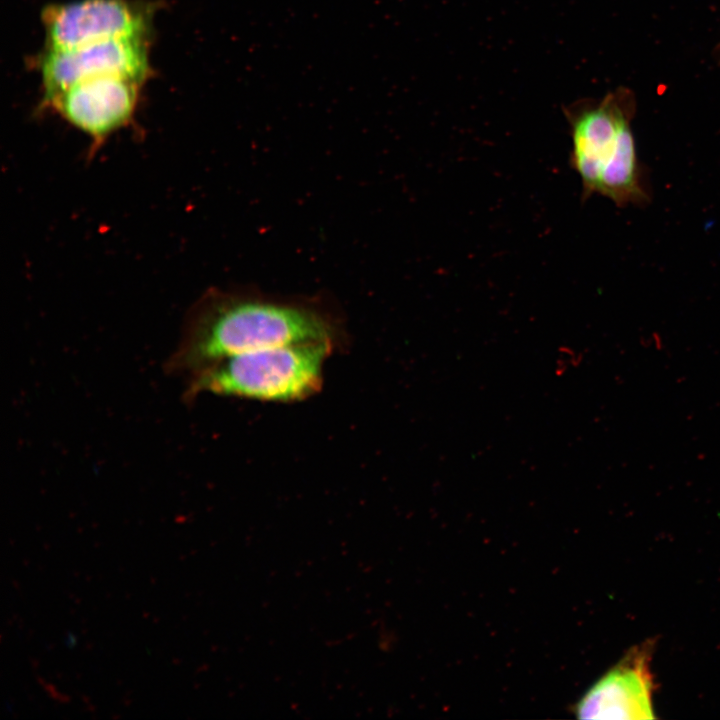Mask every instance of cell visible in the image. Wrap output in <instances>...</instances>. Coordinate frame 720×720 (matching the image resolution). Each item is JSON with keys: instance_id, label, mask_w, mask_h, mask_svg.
I'll return each mask as SVG.
<instances>
[{"instance_id": "obj_1", "label": "cell", "mask_w": 720, "mask_h": 720, "mask_svg": "<svg viewBox=\"0 0 720 720\" xmlns=\"http://www.w3.org/2000/svg\"><path fill=\"white\" fill-rule=\"evenodd\" d=\"M346 341L342 319L322 302L214 293L192 310L164 368L189 378L236 354L305 342L328 343L339 351Z\"/></svg>"}, {"instance_id": "obj_2", "label": "cell", "mask_w": 720, "mask_h": 720, "mask_svg": "<svg viewBox=\"0 0 720 720\" xmlns=\"http://www.w3.org/2000/svg\"><path fill=\"white\" fill-rule=\"evenodd\" d=\"M608 95L600 103L568 109L569 162L582 186V200L600 195L617 207L645 206L650 192L630 121L632 103Z\"/></svg>"}, {"instance_id": "obj_3", "label": "cell", "mask_w": 720, "mask_h": 720, "mask_svg": "<svg viewBox=\"0 0 720 720\" xmlns=\"http://www.w3.org/2000/svg\"><path fill=\"white\" fill-rule=\"evenodd\" d=\"M338 352L324 342L296 343L232 355L187 378L184 399L203 393L276 403L319 393L327 360Z\"/></svg>"}, {"instance_id": "obj_4", "label": "cell", "mask_w": 720, "mask_h": 720, "mask_svg": "<svg viewBox=\"0 0 720 720\" xmlns=\"http://www.w3.org/2000/svg\"><path fill=\"white\" fill-rule=\"evenodd\" d=\"M41 20L45 49L65 50L110 40L149 38L152 8L134 0H77L48 5Z\"/></svg>"}, {"instance_id": "obj_5", "label": "cell", "mask_w": 720, "mask_h": 720, "mask_svg": "<svg viewBox=\"0 0 720 720\" xmlns=\"http://www.w3.org/2000/svg\"><path fill=\"white\" fill-rule=\"evenodd\" d=\"M143 83L117 75L70 85L41 102L85 133L97 149L133 119Z\"/></svg>"}, {"instance_id": "obj_6", "label": "cell", "mask_w": 720, "mask_h": 720, "mask_svg": "<svg viewBox=\"0 0 720 720\" xmlns=\"http://www.w3.org/2000/svg\"><path fill=\"white\" fill-rule=\"evenodd\" d=\"M36 64L42 101L86 79L117 75L144 83L152 72L149 38L110 40L65 50L45 49Z\"/></svg>"}, {"instance_id": "obj_7", "label": "cell", "mask_w": 720, "mask_h": 720, "mask_svg": "<svg viewBox=\"0 0 720 720\" xmlns=\"http://www.w3.org/2000/svg\"><path fill=\"white\" fill-rule=\"evenodd\" d=\"M652 645L646 642L630 652L579 701L582 719H654Z\"/></svg>"}, {"instance_id": "obj_8", "label": "cell", "mask_w": 720, "mask_h": 720, "mask_svg": "<svg viewBox=\"0 0 720 720\" xmlns=\"http://www.w3.org/2000/svg\"><path fill=\"white\" fill-rule=\"evenodd\" d=\"M582 361V355L570 347L559 348L558 358L556 361V370L558 375H562L571 367H577Z\"/></svg>"}, {"instance_id": "obj_9", "label": "cell", "mask_w": 720, "mask_h": 720, "mask_svg": "<svg viewBox=\"0 0 720 720\" xmlns=\"http://www.w3.org/2000/svg\"><path fill=\"white\" fill-rule=\"evenodd\" d=\"M651 339L652 341L644 342L642 345L648 348H655L657 350H660L663 347L662 339L658 334L651 335Z\"/></svg>"}, {"instance_id": "obj_10", "label": "cell", "mask_w": 720, "mask_h": 720, "mask_svg": "<svg viewBox=\"0 0 720 720\" xmlns=\"http://www.w3.org/2000/svg\"><path fill=\"white\" fill-rule=\"evenodd\" d=\"M75 642H76V641H75V638H74L73 634H70V633H69V634L67 635V637H66V640H65L66 645L69 646V647H72V646L75 645Z\"/></svg>"}]
</instances>
